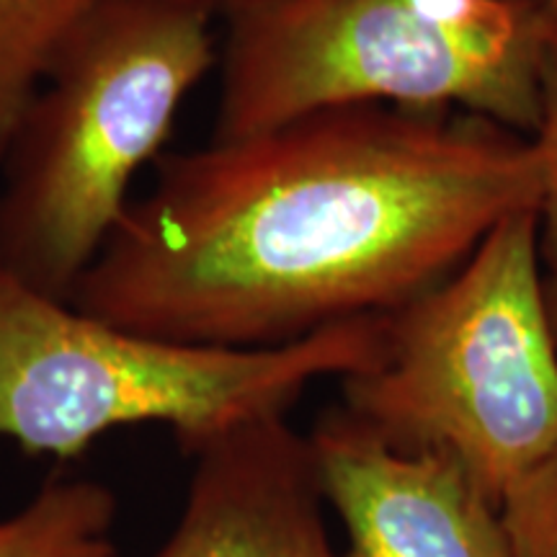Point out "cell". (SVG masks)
<instances>
[{
    "instance_id": "5",
    "label": "cell",
    "mask_w": 557,
    "mask_h": 557,
    "mask_svg": "<svg viewBox=\"0 0 557 557\" xmlns=\"http://www.w3.org/2000/svg\"><path fill=\"white\" fill-rule=\"evenodd\" d=\"M341 406L400 451H447L493 500L557 447V344L537 212L498 222L457 271L385 315V357Z\"/></svg>"
},
{
    "instance_id": "8",
    "label": "cell",
    "mask_w": 557,
    "mask_h": 557,
    "mask_svg": "<svg viewBox=\"0 0 557 557\" xmlns=\"http://www.w3.org/2000/svg\"><path fill=\"white\" fill-rule=\"evenodd\" d=\"M116 513L120 500L99 480H50L0 519V557H124Z\"/></svg>"
},
{
    "instance_id": "14",
    "label": "cell",
    "mask_w": 557,
    "mask_h": 557,
    "mask_svg": "<svg viewBox=\"0 0 557 557\" xmlns=\"http://www.w3.org/2000/svg\"><path fill=\"white\" fill-rule=\"evenodd\" d=\"M549 45L557 47V26H553V29H549Z\"/></svg>"
},
{
    "instance_id": "2",
    "label": "cell",
    "mask_w": 557,
    "mask_h": 557,
    "mask_svg": "<svg viewBox=\"0 0 557 557\" xmlns=\"http://www.w3.org/2000/svg\"><path fill=\"white\" fill-rule=\"evenodd\" d=\"M212 16L186 0H101L70 34L0 160L5 274L70 305L132 181L218 65Z\"/></svg>"
},
{
    "instance_id": "9",
    "label": "cell",
    "mask_w": 557,
    "mask_h": 557,
    "mask_svg": "<svg viewBox=\"0 0 557 557\" xmlns=\"http://www.w3.org/2000/svg\"><path fill=\"white\" fill-rule=\"evenodd\" d=\"M101 0H0V160L70 34Z\"/></svg>"
},
{
    "instance_id": "4",
    "label": "cell",
    "mask_w": 557,
    "mask_h": 557,
    "mask_svg": "<svg viewBox=\"0 0 557 557\" xmlns=\"http://www.w3.org/2000/svg\"><path fill=\"white\" fill-rule=\"evenodd\" d=\"M385 357V315L274 348L184 346L86 315L0 269V436L29 455L81 457L111 431L169 426L186 457L222 431L289 416L312 382Z\"/></svg>"
},
{
    "instance_id": "13",
    "label": "cell",
    "mask_w": 557,
    "mask_h": 557,
    "mask_svg": "<svg viewBox=\"0 0 557 557\" xmlns=\"http://www.w3.org/2000/svg\"><path fill=\"white\" fill-rule=\"evenodd\" d=\"M537 3L542 5V11L547 13L549 24L557 26V0H537Z\"/></svg>"
},
{
    "instance_id": "11",
    "label": "cell",
    "mask_w": 557,
    "mask_h": 557,
    "mask_svg": "<svg viewBox=\"0 0 557 557\" xmlns=\"http://www.w3.org/2000/svg\"><path fill=\"white\" fill-rule=\"evenodd\" d=\"M511 557H557V447L500 498Z\"/></svg>"
},
{
    "instance_id": "7",
    "label": "cell",
    "mask_w": 557,
    "mask_h": 557,
    "mask_svg": "<svg viewBox=\"0 0 557 557\" xmlns=\"http://www.w3.org/2000/svg\"><path fill=\"white\" fill-rule=\"evenodd\" d=\"M189 457L184 508L152 557H344L310 438L289 416L253 418Z\"/></svg>"
},
{
    "instance_id": "3",
    "label": "cell",
    "mask_w": 557,
    "mask_h": 557,
    "mask_svg": "<svg viewBox=\"0 0 557 557\" xmlns=\"http://www.w3.org/2000/svg\"><path fill=\"white\" fill-rule=\"evenodd\" d=\"M225 16L212 139L338 107L540 124L553 24L537 0H256Z\"/></svg>"
},
{
    "instance_id": "6",
    "label": "cell",
    "mask_w": 557,
    "mask_h": 557,
    "mask_svg": "<svg viewBox=\"0 0 557 557\" xmlns=\"http://www.w3.org/2000/svg\"><path fill=\"white\" fill-rule=\"evenodd\" d=\"M308 438L344 557H511L500 504L457 457L393 449L344 406Z\"/></svg>"
},
{
    "instance_id": "10",
    "label": "cell",
    "mask_w": 557,
    "mask_h": 557,
    "mask_svg": "<svg viewBox=\"0 0 557 557\" xmlns=\"http://www.w3.org/2000/svg\"><path fill=\"white\" fill-rule=\"evenodd\" d=\"M542 189L537 201V259L545 310L557 344V47H549L542 78V114L534 129Z\"/></svg>"
},
{
    "instance_id": "1",
    "label": "cell",
    "mask_w": 557,
    "mask_h": 557,
    "mask_svg": "<svg viewBox=\"0 0 557 557\" xmlns=\"http://www.w3.org/2000/svg\"><path fill=\"white\" fill-rule=\"evenodd\" d=\"M534 139L459 109L338 107L165 152L70 305L184 346L387 315L537 212Z\"/></svg>"
},
{
    "instance_id": "12",
    "label": "cell",
    "mask_w": 557,
    "mask_h": 557,
    "mask_svg": "<svg viewBox=\"0 0 557 557\" xmlns=\"http://www.w3.org/2000/svg\"><path fill=\"white\" fill-rule=\"evenodd\" d=\"M186 3H194V5H201V9L212 11V13H230L235 9H240V5H248V3H256V0H186Z\"/></svg>"
}]
</instances>
